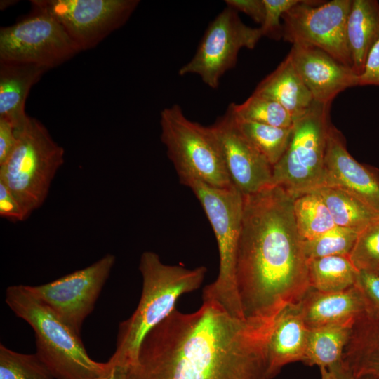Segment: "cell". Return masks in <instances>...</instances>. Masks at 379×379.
<instances>
[{"instance_id":"6da1fadb","label":"cell","mask_w":379,"mask_h":379,"mask_svg":"<svg viewBox=\"0 0 379 379\" xmlns=\"http://www.w3.org/2000/svg\"><path fill=\"white\" fill-rule=\"evenodd\" d=\"M278 316L239 319L209 300L192 313L175 308L146 335L126 379H268Z\"/></svg>"},{"instance_id":"7a4b0ae2","label":"cell","mask_w":379,"mask_h":379,"mask_svg":"<svg viewBox=\"0 0 379 379\" xmlns=\"http://www.w3.org/2000/svg\"><path fill=\"white\" fill-rule=\"evenodd\" d=\"M244 197L236 281L245 318H270L311 288L293 196L270 185Z\"/></svg>"},{"instance_id":"3957f363","label":"cell","mask_w":379,"mask_h":379,"mask_svg":"<svg viewBox=\"0 0 379 379\" xmlns=\"http://www.w3.org/2000/svg\"><path fill=\"white\" fill-rule=\"evenodd\" d=\"M139 270L140 299L131 316L119 324L116 349L109 358L127 366L135 362L146 335L171 314L181 295L201 286L207 272L204 266L188 269L164 264L153 251L142 253Z\"/></svg>"},{"instance_id":"277c9868","label":"cell","mask_w":379,"mask_h":379,"mask_svg":"<svg viewBox=\"0 0 379 379\" xmlns=\"http://www.w3.org/2000/svg\"><path fill=\"white\" fill-rule=\"evenodd\" d=\"M5 301L25 321L35 335L36 354L55 379H98L108 369V361L98 362L87 353L80 335L41 300L27 285L6 288Z\"/></svg>"},{"instance_id":"5b68a950","label":"cell","mask_w":379,"mask_h":379,"mask_svg":"<svg viewBox=\"0 0 379 379\" xmlns=\"http://www.w3.org/2000/svg\"><path fill=\"white\" fill-rule=\"evenodd\" d=\"M179 180L191 189L200 202L218 248V274L213 282L204 288L203 300L217 302L232 316L245 319L236 281L244 197L234 186L218 188L194 178Z\"/></svg>"},{"instance_id":"8992f818","label":"cell","mask_w":379,"mask_h":379,"mask_svg":"<svg viewBox=\"0 0 379 379\" xmlns=\"http://www.w3.org/2000/svg\"><path fill=\"white\" fill-rule=\"evenodd\" d=\"M16 144L0 164V182L18 200L29 216L41 207L52 181L65 161V150L36 119L28 116L15 128Z\"/></svg>"},{"instance_id":"52a82bcc","label":"cell","mask_w":379,"mask_h":379,"mask_svg":"<svg viewBox=\"0 0 379 379\" xmlns=\"http://www.w3.org/2000/svg\"><path fill=\"white\" fill-rule=\"evenodd\" d=\"M161 140L180 178H194L218 188L233 186L210 126L192 121L180 105L160 114Z\"/></svg>"},{"instance_id":"ba28073f","label":"cell","mask_w":379,"mask_h":379,"mask_svg":"<svg viewBox=\"0 0 379 379\" xmlns=\"http://www.w3.org/2000/svg\"><path fill=\"white\" fill-rule=\"evenodd\" d=\"M331 105L314 101L294 121L288 148L272 167V185L283 187L293 197L324 185Z\"/></svg>"},{"instance_id":"9c48e42d","label":"cell","mask_w":379,"mask_h":379,"mask_svg":"<svg viewBox=\"0 0 379 379\" xmlns=\"http://www.w3.org/2000/svg\"><path fill=\"white\" fill-rule=\"evenodd\" d=\"M0 29V61L34 64L48 69L80 52L61 25L44 9Z\"/></svg>"},{"instance_id":"30bf717a","label":"cell","mask_w":379,"mask_h":379,"mask_svg":"<svg viewBox=\"0 0 379 379\" xmlns=\"http://www.w3.org/2000/svg\"><path fill=\"white\" fill-rule=\"evenodd\" d=\"M262 37L260 27L245 25L238 12L227 6L209 24L195 54L178 74H197L208 86L217 88L221 77L235 66L239 51L254 48Z\"/></svg>"},{"instance_id":"8fae6325","label":"cell","mask_w":379,"mask_h":379,"mask_svg":"<svg viewBox=\"0 0 379 379\" xmlns=\"http://www.w3.org/2000/svg\"><path fill=\"white\" fill-rule=\"evenodd\" d=\"M352 0H302L282 15L284 41L317 47L352 67L346 24Z\"/></svg>"},{"instance_id":"7c38bea8","label":"cell","mask_w":379,"mask_h":379,"mask_svg":"<svg viewBox=\"0 0 379 379\" xmlns=\"http://www.w3.org/2000/svg\"><path fill=\"white\" fill-rule=\"evenodd\" d=\"M138 0H32L64 28L80 51L96 46L128 20Z\"/></svg>"},{"instance_id":"4fadbf2b","label":"cell","mask_w":379,"mask_h":379,"mask_svg":"<svg viewBox=\"0 0 379 379\" xmlns=\"http://www.w3.org/2000/svg\"><path fill=\"white\" fill-rule=\"evenodd\" d=\"M115 260V256L108 253L88 267L47 284L29 286V288L80 335L83 323L93 311Z\"/></svg>"},{"instance_id":"5bb4252c","label":"cell","mask_w":379,"mask_h":379,"mask_svg":"<svg viewBox=\"0 0 379 379\" xmlns=\"http://www.w3.org/2000/svg\"><path fill=\"white\" fill-rule=\"evenodd\" d=\"M210 127L219 143L230 179L243 196L272 185V166L241 132L230 105Z\"/></svg>"},{"instance_id":"9a60e30c","label":"cell","mask_w":379,"mask_h":379,"mask_svg":"<svg viewBox=\"0 0 379 379\" xmlns=\"http://www.w3.org/2000/svg\"><path fill=\"white\" fill-rule=\"evenodd\" d=\"M325 175L324 186L348 191L379 214V171L358 162L348 152L342 133L332 124L326 142Z\"/></svg>"},{"instance_id":"2e32d148","label":"cell","mask_w":379,"mask_h":379,"mask_svg":"<svg viewBox=\"0 0 379 379\" xmlns=\"http://www.w3.org/2000/svg\"><path fill=\"white\" fill-rule=\"evenodd\" d=\"M288 54L316 102L331 103L340 92L359 86V75L351 67L343 65L317 47L293 44Z\"/></svg>"},{"instance_id":"e0dca14e","label":"cell","mask_w":379,"mask_h":379,"mask_svg":"<svg viewBox=\"0 0 379 379\" xmlns=\"http://www.w3.org/2000/svg\"><path fill=\"white\" fill-rule=\"evenodd\" d=\"M298 305L309 328L356 321L367 312L365 299L357 285L337 292L310 288Z\"/></svg>"},{"instance_id":"ac0fdd59","label":"cell","mask_w":379,"mask_h":379,"mask_svg":"<svg viewBox=\"0 0 379 379\" xmlns=\"http://www.w3.org/2000/svg\"><path fill=\"white\" fill-rule=\"evenodd\" d=\"M309 331L298 303L279 314L268 342V379L274 378L288 364L304 361Z\"/></svg>"},{"instance_id":"d6986e66","label":"cell","mask_w":379,"mask_h":379,"mask_svg":"<svg viewBox=\"0 0 379 379\" xmlns=\"http://www.w3.org/2000/svg\"><path fill=\"white\" fill-rule=\"evenodd\" d=\"M48 69L34 64L0 61V119L20 128L27 120L26 100Z\"/></svg>"},{"instance_id":"ffe728a7","label":"cell","mask_w":379,"mask_h":379,"mask_svg":"<svg viewBox=\"0 0 379 379\" xmlns=\"http://www.w3.org/2000/svg\"><path fill=\"white\" fill-rule=\"evenodd\" d=\"M253 93L279 102L294 121L304 115L314 102L289 54L258 84Z\"/></svg>"},{"instance_id":"44dd1931","label":"cell","mask_w":379,"mask_h":379,"mask_svg":"<svg viewBox=\"0 0 379 379\" xmlns=\"http://www.w3.org/2000/svg\"><path fill=\"white\" fill-rule=\"evenodd\" d=\"M346 38L352 69L360 75L367 57L379 38V2L352 0L346 24Z\"/></svg>"},{"instance_id":"7402d4cb","label":"cell","mask_w":379,"mask_h":379,"mask_svg":"<svg viewBox=\"0 0 379 379\" xmlns=\"http://www.w3.org/2000/svg\"><path fill=\"white\" fill-rule=\"evenodd\" d=\"M343 365L354 376L379 378V321L366 313L354 322Z\"/></svg>"},{"instance_id":"603a6c76","label":"cell","mask_w":379,"mask_h":379,"mask_svg":"<svg viewBox=\"0 0 379 379\" xmlns=\"http://www.w3.org/2000/svg\"><path fill=\"white\" fill-rule=\"evenodd\" d=\"M355 321L310 328L303 363L327 369L340 364Z\"/></svg>"},{"instance_id":"cb8c5ba5","label":"cell","mask_w":379,"mask_h":379,"mask_svg":"<svg viewBox=\"0 0 379 379\" xmlns=\"http://www.w3.org/2000/svg\"><path fill=\"white\" fill-rule=\"evenodd\" d=\"M322 198L336 226L360 232L379 214L348 191L336 186L314 190Z\"/></svg>"},{"instance_id":"d4e9b609","label":"cell","mask_w":379,"mask_h":379,"mask_svg":"<svg viewBox=\"0 0 379 379\" xmlns=\"http://www.w3.org/2000/svg\"><path fill=\"white\" fill-rule=\"evenodd\" d=\"M359 272L347 255H331L308 260L310 287L321 292L341 291L356 285Z\"/></svg>"},{"instance_id":"484cf974","label":"cell","mask_w":379,"mask_h":379,"mask_svg":"<svg viewBox=\"0 0 379 379\" xmlns=\"http://www.w3.org/2000/svg\"><path fill=\"white\" fill-rule=\"evenodd\" d=\"M293 207L302 241L315 239L336 227L321 197L314 190L293 197Z\"/></svg>"},{"instance_id":"4316f807","label":"cell","mask_w":379,"mask_h":379,"mask_svg":"<svg viewBox=\"0 0 379 379\" xmlns=\"http://www.w3.org/2000/svg\"><path fill=\"white\" fill-rule=\"evenodd\" d=\"M234 115L241 132L273 167L288 148L291 139L293 126L276 127L242 120L237 118L234 114Z\"/></svg>"},{"instance_id":"83f0119b","label":"cell","mask_w":379,"mask_h":379,"mask_svg":"<svg viewBox=\"0 0 379 379\" xmlns=\"http://www.w3.org/2000/svg\"><path fill=\"white\" fill-rule=\"evenodd\" d=\"M235 116L250 121L280 128H290L294 120L279 102L254 93L241 104L230 105Z\"/></svg>"},{"instance_id":"f1b7e54d","label":"cell","mask_w":379,"mask_h":379,"mask_svg":"<svg viewBox=\"0 0 379 379\" xmlns=\"http://www.w3.org/2000/svg\"><path fill=\"white\" fill-rule=\"evenodd\" d=\"M0 379H55L35 354H22L0 345Z\"/></svg>"},{"instance_id":"f546056e","label":"cell","mask_w":379,"mask_h":379,"mask_svg":"<svg viewBox=\"0 0 379 379\" xmlns=\"http://www.w3.org/2000/svg\"><path fill=\"white\" fill-rule=\"evenodd\" d=\"M359 232L340 227L333 229L308 241H303V248L309 260L331 255H349Z\"/></svg>"},{"instance_id":"4dcf8cb0","label":"cell","mask_w":379,"mask_h":379,"mask_svg":"<svg viewBox=\"0 0 379 379\" xmlns=\"http://www.w3.org/2000/svg\"><path fill=\"white\" fill-rule=\"evenodd\" d=\"M348 257L359 271L379 270V218L358 234Z\"/></svg>"},{"instance_id":"1f68e13d","label":"cell","mask_w":379,"mask_h":379,"mask_svg":"<svg viewBox=\"0 0 379 379\" xmlns=\"http://www.w3.org/2000/svg\"><path fill=\"white\" fill-rule=\"evenodd\" d=\"M302 0H263L265 6L264 21L260 27L262 36L279 40L283 36L282 15Z\"/></svg>"},{"instance_id":"d6a6232c","label":"cell","mask_w":379,"mask_h":379,"mask_svg":"<svg viewBox=\"0 0 379 379\" xmlns=\"http://www.w3.org/2000/svg\"><path fill=\"white\" fill-rule=\"evenodd\" d=\"M356 285L365 299L366 314L379 321V272L359 271Z\"/></svg>"},{"instance_id":"836d02e7","label":"cell","mask_w":379,"mask_h":379,"mask_svg":"<svg viewBox=\"0 0 379 379\" xmlns=\"http://www.w3.org/2000/svg\"><path fill=\"white\" fill-rule=\"evenodd\" d=\"M0 216L14 222L23 221L29 217L21 204L1 182Z\"/></svg>"},{"instance_id":"e575fe53","label":"cell","mask_w":379,"mask_h":379,"mask_svg":"<svg viewBox=\"0 0 379 379\" xmlns=\"http://www.w3.org/2000/svg\"><path fill=\"white\" fill-rule=\"evenodd\" d=\"M379 86V38L372 47L361 74L359 86Z\"/></svg>"},{"instance_id":"d590c367","label":"cell","mask_w":379,"mask_h":379,"mask_svg":"<svg viewBox=\"0 0 379 379\" xmlns=\"http://www.w3.org/2000/svg\"><path fill=\"white\" fill-rule=\"evenodd\" d=\"M225 4L237 12L248 15L260 25L264 21L265 6L263 0H226Z\"/></svg>"},{"instance_id":"8d00e7d4","label":"cell","mask_w":379,"mask_h":379,"mask_svg":"<svg viewBox=\"0 0 379 379\" xmlns=\"http://www.w3.org/2000/svg\"><path fill=\"white\" fill-rule=\"evenodd\" d=\"M16 140L15 127L6 119H0V164L11 154Z\"/></svg>"},{"instance_id":"74e56055","label":"cell","mask_w":379,"mask_h":379,"mask_svg":"<svg viewBox=\"0 0 379 379\" xmlns=\"http://www.w3.org/2000/svg\"><path fill=\"white\" fill-rule=\"evenodd\" d=\"M107 371L98 379H126L128 366L117 363L112 359L108 360Z\"/></svg>"},{"instance_id":"f35d334b","label":"cell","mask_w":379,"mask_h":379,"mask_svg":"<svg viewBox=\"0 0 379 379\" xmlns=\"http://www.w3.org/2000/svg\"><path fill=\"white\" fill-rule=\"evenodd\" d=\"M333 379H379V378L371 375L356 377L353 375L342 364L335 365L330 368Z\"/></svg>"},{"instance_id":"ab89813d","label":"cell","mask_w":379,"mask_h":379,"mask_svg":"<svg viewBox=\"0 0 379 379\" xmlns=\"http://www.w3.org/2000/svg\"><path fill=\"white\" fill-rule=\"evenodd\" d=\"M321 379H333L332 375L328 369L325 368H320Z\"/></svg>"},{"instance_id":"60d3db41","label":"cell","mask_w":379,"mask_h":379,"mask_svg":"<svg viewBox=\"0 0 379 379\" xmlns=\"http://www.w3.org/2000/svg\"><path fill=\"white\" fill-rule=\"evenodd\" d=\"M16 2L13 0H3L0 1V8L1 10H4L9 7L11 5H13Z\"/></svg>"},{"instance_id":"b9f144b4","label":"cell","mask_w":379,"mask_h":379,"mask_svg":"<svg viewBox=\"0 0 379 379\" xmlns=\"http://www.w3.org/2000/svg\"><path fill=\"white\" fill-rule=\"evenodd\" d=\"M377 272H379V270H378V271H377Z\"/></svg>"}]
</instances>
